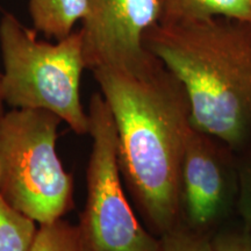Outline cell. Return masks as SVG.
I'll use <instances>...</instances> for the list:
<instances>
[{
  "label": "cell",
  "mask_w": 251,
  "mask_h": 251,
  "mask_svg": "<svg viewBox=\"0 0 251 251\" xmlns=\"http://www.w3.org/2000/svg\"><path fill=\"white\" fill-rule=\"evenodd\" d=\"M162 251H215L211 238L177 227L161 236Z\"/></svg>",
  "instance_id": "cell-13"
},
{
  "label": "cell",
  "mask_w": 251,
  "mask_h": 251,
  "mask_svg": "<svg viewBox=\"0 0 251 251\" xmlns=\"http://www.w3.org/2000/svg\"><path fill=\"white\" fill-rule=\"evenodd\" d=\"M158 24L198 20L214 17L251 23V0H158Z\"/></svg>",
  "instance_id": "cell-8"
},
{
  "label": "cell",
  "mask_w": 251,
  "mask_h": 251,
  "mask_svg": "<svg viewBox=\"0 0 251 251\" xmlns=\"http://www.w3.org/2000/svg\"><path fill=\"white\" fill-rule=\"evenodd\" d=\"M215 251H251V229L229 222L211 237Z\"/></svg>",
  "instance_id": "cell-12"
},
{
  "label": "cell",
  "mask_w": 251,
  "mask_h": 251,
  "mask_svg": "<svg viewBox=\"0 0 251 251\" xmlns=\"http://www.w3.org/2000/svg\"><path fill=\"white\" fill-rule=\"evenodd\" d=\"M237 156L240 190L236 215L240 219L241 225L251 229V148Z\"/></svg>",
  "instance_id": "cell-14"
},
{
  "label": "cell",
  "mask_w": 251,
  "mask_h": 251,
  "mask_svg": "<svg viewBox=\"0 0 251 251\" xmlns=\"http://www.w3.org/2000/svg\"><path fill=\"white\" fill-rule=\"evenodd\" d=\"M61 122L54 113L29 108H13L0 120V194L37 225L75 207L74 177L56 150Z\"/></svg>",
  "instance_id": "cell-4"
},
{
  "label": "cell",
  "mask_w": 251,
  "mask_h": 251,
  "mask_svg": "<svg viewBox=\"0 0 251 251\" xmlns=\"http://www.w3.org/2000/svg\"><path fill=\"white\" fill-rule=\"evenodd\" d=\"M238 156L191 121L180 169V227L211 238L236 214Z\"/></svg>",
  "instance_id": "cell-6"
},
{
  "label": "cell",
  "mask_w": 251,
  "mask_h": 251,
  "mask_svg": "<svg viewBox=\"0 0 251 251\" xmlns=\"http://www.w3.org/2000/svg\"><path fill=\"white\" fill-rule=\"evenodd\" d=\"M29 251H79L77 227L63 218L39 225Z\"/></svg>",
  "instance_id": "cell-11"
},
{
  "label": "cell",
  "mask_w": 251,
  "mask_h": 251,
  "mask_svg": "<svg viewBox=\"0 0 251 251\" xmlns=\"http://www.w3.org/2000/svg\"><path fill=\"white\" fill-rule=\"evenodd\" d=\"M4 114H5L4 100H2V96H1V72H0V120H1L2 115Z\"/></svg>",
  "instance_id": "cell-15"
},
{
  "label": "cell",
  "mask_w": 251,
  "mask_h": 251,
  "mask_svg": "<svg viewBox=\"0 0 251 251\" xmlns=\"http://www.w3.org/2000/svg\"><path fill=\"white\" fill-rule=\"evenodd\" d=\"M0 50L4 103L12 108L51 112L74 133L89 134V114L79 90L86 69L79 31L50 43L37 39L35 30L7 13L0 20Z\"/></svg>",
  "instance_id": "cell-3"
},
{
  "label": "cell",
  "mask_w": 251,
  "mask_h": 251,
  "mask_svg": "<svg viewBox=\"0 0 251 251\" xmlns=\"http://www.w3.org/2000/svg\"><path fill=\"white\" fill-rule=\"evenodd\" d=\"M36 225L0 194V251H29Z\"/></svg>",
  "instance_id": "cell-10"
},
{
  "label": "cell",
  "mask_w": 251,
  "mask_h": 251,
  "mask_svg": "<svg viewBox=\"0 0 251 251\" xmlns=\"http://www.w3.org/2000/svg\"><path fill=\"white\" fill-rule=\"evenodd\" d=\"M87 114L92 144L86 202L76 226L79 251H162L161 237L141 224L126 196L117 130L101 93L91 96Z\"/></svg>",
  "instance_id": "cell-5"
},
{
  "label": "cell",
  "mask_w": 251,
  "mask_h": 251,
  "mask_svg": "<svg viewBox=\"0 0 251 251\" xmlns=\"http://www.w3.org/2000/svg\"><path fill=\"white\" fill-rule=\"evenodd\" d=\"M117 130L122 180L156 236L180 226V169L191 126L186 91L157 61L142 72L92 70Z\"/></svg>",
  "instance_id": "cell-1"
},
{
  "label": "cell",
  "mask_w": 251,
  "mask_h": 251,
  "mask_svg": "<svg viewBox=\"0 0 251 251\" xmlns=\"http://www.w3.org/2000/svg\"><path fill=\"white\" fill-rule=\"evenodd\" d=\"M28 8L36 33L62 40L84 18L86 0H29Z\"/></svg>",
  "instance_id": "cell-9"
},
{
  "label": "cell",
  "mask_w": 251,
  "mask_h": 251,
  "mask_svg": "<svg viewBox=\"0 0 251 251\" xmlns=\"http://www.w3.org/2000/svg\"><path fill=\"white\" fill-rule=\"evenodd\" d=\"M159 19L158 0H86L78 31L87 70H148L158 58L146 48L144 36Z\"/></svg>",
  "instance_id": "cell-7"
},
{
  "label": "cell",
  "mask_w": 251,
  "mask_h": 251,
  "mask_svg": "<svg viewBox=\"0 0 251 251\" xmlns=\"http://www.w3.org/2000/svg\"><path fill=\"white\" fill-rule=\"evenodd\" d=\"M144 45L184 86L197 128L236 155L251 148V23L214 17L157 24Z\"/></svg>",
  "instance_id": "cell-2"
}]
</instances>
